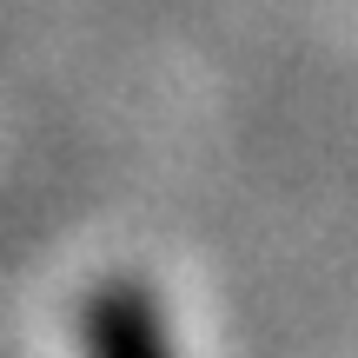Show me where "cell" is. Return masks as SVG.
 <instances>
[{"mask_svg": "<svg viewBox=\"0 0 358 358\" xmlns=\"http://www.w3.org/2000/svg\"><path fill=\"white\" fill-rule=\"evenodd\" d=\"M87 358H173L153 299L133 279H106L87 299Z\"/></svg>", "mask_w": 358, "mask_h": 358, "instance_id": "cell-1", "label": "cell"}]
</instances>
